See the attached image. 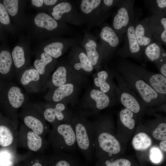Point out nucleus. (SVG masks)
I'll return each mask as SVG.
<instances>
[{"instance_id": "35", "label": "nucleus", "mask_w": 166, "mask_h": 166, "mask_svg": "<svg viewBox=\"0 0 166 166\" xmlns=\"http://www.w3.org/2000/svg\"><path fill=\"white\" fill-rule=\"evenodd\" d=\"M0 23L5 26L11 35H16L18 31L14 26L2 3L0 2Z\"/></svg>"}, {"instance_id": "15", "label": "nucleus", "mask_w": 166, "mask_h": 166, "mask_svg": "<svg viewBox=\"0 0 166 166\" xmlns=\"http://www.w3.org/2000/svg\"><path fill=\"white\" fill-rule=\"evenodd\" d=\"M136 20L134 19L128 28L124 44L116 52V54L121 57H129L140 60L142 56V50L138 42L135 34Z\"/></svg>"}, {"instance_id": "23", "label": "nucleus", "mask_w": 166, "mask_h": 166, "mask_svg": "<svg viewBox=\"0 0 166 166\" xmlns=\"http://www.w3.org/2000/svg\"><path fill=\"white\" fill-rule=\"evenodd\" d=\"M113 72H110L106 70L98 71L96 74L93 80L96 89L112 97H116L117 85L113 81Z\"/></svg>"}, {"instance_id": "29", "label": "nucleus", "mask_w": 166, "mask_h": 166, "mask_svg": "<svg viewBox=\"0 0 166 166\" xmlns=\"http://www.w3.org/2000/svg\"><path fill=\"white\" fill-rule=\"evenodd\" d=\"M74 90V85L70 83L50 89L45 97V99L50 102H62L65 97L71 95Z\"/></svg>"}, {"instance_id": "9", "label": "nucleus", "mask_w": 166, "mask_h": 166, "mask_svg": "<svg viewBox=\"0 0 166 166\" xmlns=\"http://www.w3.org/2000/svg\"><path fill=\"white\" fill-rule=\"evenodd\" d=\"M48 14L60 22L76 25L84 23L78 9L71 1L61 0L49 9Z\"/></svg>"}, {"instance_id": "3", "label": "nucleus", "mask_w": 166, "mask_h": 166, "mask_svg": "<svg viewBox=\"0 0 166 166\" xmlns=\"http://www.w3.org/2000/svg\"><path fill=\"white\" fill-rule=\"evenodd\" d=\"M48 133L47 140L54 150L73 154L76 152L77 146L71 122L54 124Z\"/></svg>"}, {"instance_id": "10", "label": "nucleus", "mask_w": 166, "mask_h": 166, "mask_svg": "<svg viewBox=\"0 0 166 166\" xmlns=\"http://www.w3.org/2000/svg\"><path fill=\"white\" fill-rule=\"evenodd\" d=\"M79 8L84 23L91 26L101 24L109 15L103 8L101 0H81Z\"/></svg>"}, {"instance_id": "11", "label": "nucleus", "mask_w": 166, "mask_h": 166, "mask_svg": "<svg viewBox=\"0 0 166 166\" xmlns=\"http://www.w3.org/2000/svg\"><path fill=\"white\" fill-rule=\"evenodd\" d=\"M30 40L24 35H20L11 51L16 76L30 65Z\"/></svg>"}, {"instance_id": "6", "label": "nucleus", "mask_w": 166, "mask_h": 166, "mask_svg": "<svg viewBox=\"0 0 166 166\" xmlns=\"http://www.w3.org/2000/svg\"><path fill=\"white\" fill-rule=\"evenodd\" d=\"M21 117L25 125L36 133L44 137L49 131L39 105L27 102L23 107Z\"/></svg>"}, {"instance_id": "37", "label": "nucleus", "mask_w": 166, "mask_h": 166, "mask_svg": "<svg viewBox=\"0 0 166 166\" xmlns=\"http://www.w3.org/2000/svg\"><path fill=\"white\" fill-rule=\"evenodd\" d=\"M134 113L125 108L121 110L119 113V118L121 122L130 129H133L135 125V121L134 118Z\"/></svg>"}, {"instance_id": "45", "label": "nucleus", "mask_w": 166, "mask_h": 166, "mask_svg": "<svg viewBox=\"0 0 166 166\" xmlns=\"http://www.w3.org/2000/svg\"><path fill=\"white\" fill-rule=\"evenodd\" d=\"M166 140H163L162 141L160 144V148L165 152H166Z\"/></svg>"}, {"instance_id": "28", "label": "nucleus", "mask_w": 166, "mask_h": 166, "mask_svg": "<svg viewBox=\"0 0 166 166\" xmlns=\"http://www.w3.org/2000/svg\"><path fill=\"white\" fill-rule=\"evenodd\" d=\"M51 166H86L73 154L55 150Z\"/></svg>"}, {"instance_id": "46", "label": "nucleus", "mask_w": 166, "mask_h": 166, "mask_svg": "<svg viewBox=\"0 0 166 166\" xmlns=\"http://www.w3.org/2000/svg\"><path fill=\"white\" fill-rule=\"evenodd\" d=\"M32 166H43L41 163L38 162H36Z\"/></svg>"}, {"instance_id": "2", "label": "nucleus", "mask_w": 166, "mask_h": 166, "mask_svg": "<svg viewBox=\"0 0 166 166\" xmlns=\"http://www.w3.org/2000/svg\"><path fill=\"white\" fill-rule=\"evenodd\" d=\"M71 123L75 132L77 148L86 160L91 161L95 150L93 122L81 115L73 116Z\"/></svg>"}, {"instance_id": "38", "label": "nucleus", "mask_w": 166, "mask_h": 166, "mask_svg": "<svg viewBox=\"0 0 166 166\" xmlns=\"http://www.w3.org/2000/svg\"><path fill=\"white\" fill-rule=\"evenodd\" d=\"M14 136L11 130L7 126L0 125V145L6 147L10 145L14 141Z\"/></svg>"}, {"instance_id": "25", "label": "nucleus", "mask_w": 166, "mask_h": 166, "mask_svg": "<svg viewBox=\"0 0 166 166\" xmlns=\"http://www.w3.org/2000/svg\"><path fill=\"white\" fill-rule=\"evenodd\" d=\"M150 27L155 41L166 45V17L153 14L149 18Z\"/></svg>"}, {"instance_id": "41", "label": "nucleus", "mask_w": 166, "mask_h": 166, "mask_svg": "<svg viewBox=\"0 0 166 166\" xmlns=\"http://www.w3.org/2000/svg\"><path fill=\"white\" fill-rule=\"evenodd\" d=\"M152 135L153 137L157 140H166V123H160L153 131Z\"/></svg>"}, {"instance_id": "22", "label": "nucleus", "mask_w": 166, "mask_h": 166, "mask_svg": "<svg viewBox=\"0 0 166 166\" xmlns=\"http://www.w3.org/2000/svg\"><path fill=\"white\" fill-rule=\"evenodd\" d=\"M70 52V64L73 69L87 73L93 71L94 67L83 49L77 44L73 46Z\"/></svg>"}, {"instance_id": "20", "label": "nucleus", "mask_w": 166, "mask_h": 166, "mask_svg": "<svg viewBox=\"0 0 166 166\" xmlns=\"http://www.w3.org/2000/svg\"><path fill=\"white\" fill-rule=\"evenodd\" d=\"M19 84L29 93L39 92L42 86L40 76L33 65L26 67L17 75Z\"/></svg>"}, {"instance_id": "36", "label": "nucleus", "mask_w": 166, "mask_h": 166, "mask_svg": "<svg viewBox=\"0 0 166 166\" xmlns=\"http://www.w3.org/2000/svg\"><path fill=\"white\" fill-rule=\"evenodd\" d=\"M61 0H31L28 1L30 8L38 11L45 12Z\"/></svg>"}, {"instance_id": "31", "label": "nucleus", "mask_w": 166, "mask_h": 166, "mask_svg": "<svg viewBox=\"0 0 166 166\" xmlns=\"http://www.w3.org/2000/svg\"><path fill=\"white\" fill-rule=\"evenodd\" d=\"M26 144L29 149L34 152L45 148L49 144L44 137L39 135L30 129L26 133Z\"/></svg>"}, {"instance_id": "32", "label": "nucleus", "mask_w": 166, "mask_h": 166, "mask_svg": "<svg viewBox=\"0 0 166 166\" xmlns=\"http://www.w3.org/2000/svg\"><path fill=\"white\" fill-rule=\"evenodd\" d=\"M67 67L64 65L57 66L48 81L47 86L52 89L67 83Z\"/></svg>"}, {"instance_id": "30", "label": "nucleus", "mask_w": 166, "mask_h": 166, "mask_svg": "<svg viewBox=\"0 0 166 166\" xmlns=\"http://www.w3.org/2000/svg\"><path fill=\"white\" fill-rule=\"evenodd\" d=\"M142 55L147 61L155 64L166 58V53L162 45L155 41L146 46L143 50Z\"/></svg>"}, {"instance_id": "44", "label": "nucleus", "mask_w": 166, "mask_h": 166, "mask_svg": "<svg viewBox=\"0 0 166 166\" xmlns=\"http://www.w3.org/2000/svg\"><path fill=\"white\" fill-rule=\"evenodd\" d=\"M160 74L166 77V58L155 63Z\"/></svg>"}, {"instance_id": "43", "label": "nucleus", "mask_w": 166, "mask_h": 166, "mask_svg": "<svg viewBox=\"0 0 166 166\" xmlns=\"http://www.w3.org/2000/svg\"><path fill=\"white\" fill-rule=\"evenodd\" d=\"M11 164L9 154L6 152L0 153V166H10Z\"/></svg>"}, {"instance_id": "16", "label": "nucleus", "mask_w": 166, "mask_h": 166, "mask_svg": "<svg viewBox=\"0 0 166 166\" xmlns=\"http://www.w3.org/2000/svg\"><path fill=\"white\" fill-rule=\"evenodd\" d=\"M28 0H3L2 4L18 31L25 28L27 16L25 10Z\"/></svg>"}, {"instance_id": "34", "label": "nucleus", "mask_w": 166, "mask_h": 166, "mask_svg": "<svg viewBox=\"0 0 166 166\" xmlns=\"http://www.w3.org/2000/svg\"><path fill=\"white\" fill-rule=\"evenodd\" d=\"M144 1L148 9L154 14L159 16H166V0H150Z\"/></svg>"}, {"instance_id": "5", "label": "nucleus", "mask_w": 166, "mask_h": 166, "mask_svg": "<svg viewBox=\"0 0 166 166\" xmlns=\"http://www.w3.org/2000/svg\"><path fill=\"white\" fill-rule=\"evenodd\" d=\"M117 68L136 74L166 99V77L160 73L152 72L141 65L124 60L118 62Z\"/></svg>"}, {"instance_id": "39", "label": "nucleus", "mask_w": 166, "mask_h": 166, "mask_svg": "<svg viewBox=\"0 0 166 166\" xmlns=\"http://www.w3.org/2000/svg\"><path fill=\"white\" fill-rule=\"evenodd\" d=\"M131 162L128 160L120 158L115 160H111L100 161L96 166H131Z\"/></svg>"}, {"instance_id": "24", "label": "nucleus", "mask_w": 166, "mask_h": 166, "mask_svg": "<svg viewBox=\"0 0 166 166\" xmlns=\"http://www.w3.org/2000/svg\"><path fill=\"white\" fill-rule=\"evenodd\" d=\"M135 32L136 39L142 51L146 46L154 42L150 26L149 18L136 20Z\"/></svg>"}, {"instance_id": "18", "label": "nucleus", "mask_w": 166, "mask_h": 166, "mask_svg": "<svg viewBox=\"0 0 166 166\" xmlns=\"http://www.w3.org/2000/svg\"><path fill=\"white\" fill-rule=\"evenodd\" d=\"M93 128L95 150L97 151L99 149V150L107 154L108 157L107 160L113 155L117 154L120 152V144L113 135L108 132H99Z\"/></svg>"}, {"instance_id": "14", "label": "nucleus", "mask_w": 166, "mask_h": 166, "mask_svg": "<svg viewBox=\"0 0 166 166\" xmlns=\"http://www.w3.org/2000/svg\"><path fill=\"white\" fill-rule=\"evenodd\" d=\"M39 106L45 120L52 125L71 122L73 115L63 103L49 102Z\"/></svg>"}, {"instance_id": "8", "label": "nucleus", "mask_w": 166, "mask_h": 166, "mask_svg": "<svg viewBox=\"0 0 166 166\" xmlns=\"http://www.w3.org/2000/svg\"><path fill=\"white\" fill-rule=\"evenodd\" d=\"M2 85L0 89L1 100L4 101L9 108L13 121H15L17 110L27 103L28 97L14 83L8 82Z\"/></svg>"}, {"instance_id": "12", "label": "nucleus", "mask_w": 166, "mask_h": 166, "mask_svg": "<svg viewBox=\"0 0 166 166\" xmlns=\"http://www.w3.org/2000/svg\"><path fill=\"white\" fill-rule=\"evenodd\" d=\"M135 1L123 0L118 6L113 18L112 28L118 34L125 33L128 28L134 20L133 7Z\"/></svg>"}, {"instance_id": "26", "label": "nucleus", "mask_w": 166, "mask_h": 166, "mask_svg": "<svg viewBox=\"0 0 166 166\" xmlns=\"http://www.w3.org/2000/svg\"><path fill=\"white\" fill-rule=\"evenodd\" d=\"M90 96L93 103L87 108H92L93 111L104 109L118 101L116 97H112L96 89L91 90Z\"/></svg>"}, {"instance_id": "27", "label": "nucleus", "mask_w": 166, "mask_h": 166, "mask_svg": "<svg viewBox=\"0 0 166 166\" xmlns=\"http://www.w3.org/2000/svg\"><path fill=\"white\" fill-rule=\"evenodd\" d=\"M0 75L9 80L16 76L11 51L9 48L0 50Z\"/></svg>"}, {"instance_id": "33", "label": "nucleus", "mask_w": 166, "mask_h": 166, "mask_svg": "<svg viewBox=\"0 0 166 166\" xmlns=\"http://www.w3.org/2000/svg\"><path fill=\"white\" fill-rule=\"evenodd\" d=\"M151 138L146 133L140 132L135 135L132 140V144L134 148L137 151L147 149L152 144Z\"/></svg>"}, {"instance_id": "1", "label": "nucleus", "mask_w": 166, "mask_h": 166, "mask_svg": "<svg viewBox=\"0 0 166 166\" xmlns=\"http://www.w3.org/2000/svg\"><path fill=\"white\" fill-rule=\"evenodd\" d=\"M25 28L27 37L39 42L48 38L60 36L70 32L66 23L58 22L45 12L38 11L27 16Z\"/></svg>"}, {"instance_id": "4", "label": "nucleus", "mask_w": 166, "mask_h": 166, "mask_svg": "<svg viewBox=\"0 0 166 166\" xmlns=\"http://www.w3.org/2000/svg\"><path fill=\"white\" fill-rule=\"evenodd\" d=\"M117 69L124 81L130 88L136 93L144 105H158L165 102L166 99L140 77L130 72Z\"/></svg>"}, {"instance_id": "17", "label": "nucleus", "mask_w": 166, "mask_h": 166, "mask_svg": "<svg viewBox=\"0 0 166 166\" xmlns=\"http://www.w3.org/2000/svg\"><path fill=\"white\" fill-rule=\"evenodd\" d=\"M121 36L108 24L102 27L99 34V43L102 50L103 60L112 56L120 43Z\"/></svg>"}, {"instance_id": "13", "label": "nucleus", "mask_w": 166, "mask_h": 166, "mask_svg": "<svg viewBox=\"0 0 166 166\" xmlns=\"http://www.w3.org/2000/svg\"><path fill=\"white\" fill-rule=\"evenodd\" d=\"M78 41L76 38L55 36L40 42L38 49L56 59L61 57L69 48L77 44Z\"/></svg>"}, {"instance_id": "21", "label": "nucleus", "mask_w": 166, "mask_h": 166, "mask_svg": "<svg viewBox=\"0 0 166 166\" xmlns=\"http://www.w3.org/2000/svg\"><path fill=\"white\" fill-rule=\"evenodd\" d=\"M85 53L93 67L98 66L103 60L102 50L96 38L86 33L81 42Z\"/></svg>"}, {"instance_id": "42", "label": "nucleus", "mask_w": 166, "mask_h": 166, "mask_svg": "<svg viewBox=\"0 0 166 166\" xmlns=\"http://www.w3.org/2000/svg\"><path fill=\"white\" fill-rule=\"evenodd\" d=\"M123 0H103L102 6L103 10L108 12L112 8L116 6H119Z\"/></svg>"}, {"instance_id": "19", "label": "nucleus", "mask_w": 166, "mask_h": 166, "mask_svg": "<svg viewBox=\"0 0 166 166\" xmlns=\"http://www.w3.org/2000/svg\"><path fill=\"white\" fill-rule=\"evenodd\" d=\"M57 62L56 59L41 50L38 49L36 51L33 66L40 76L42 87L46 85L49 75L54 69Z\"/></svg>"}, {"instance_id": "7", "label": "nucleus", "mask_w": 166, "mask_h": 166, "mask_svg": "<svg viewBox=\"0 0 166 166\" xmlns=\"http://www.w3.org/2000/svg\"><path fill=\"white\" fill-rule=\"evenodd\" d=\"M113 72L117 81L115 97L117 100L133 113H139L144 105L143 103L135 92L127 85L118 71L114 70Z\"/></svg>"}, {"instance_id": "40", "label": "nucleus", "mask_w": 166, "mask_h": 166, "mask_svg": "<svg viewBox=\"0 0 166 166\" xmlns=\"http://www.w3.org/2000/svg\"><path fill=\"white\" fill-rule=\"evenodd\" d=\"M149 158L150 161L153 164H158L163 161V155L161 150L157 147H153L150 150Z\"/></svg>"}]
</instances>
